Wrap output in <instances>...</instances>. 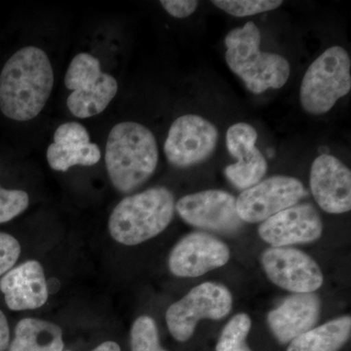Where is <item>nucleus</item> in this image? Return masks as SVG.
<instances>
[{
  "mask_svg": "<svg viewBox=\"0 0 351 351\" xmlns=\"http://www.w3.org/2000/svg\"><path fill=\"white\" fill-rule=\"evenodd\" d=\"M54 71L47 54L36 46L15 53L0 73V110L15 121L38 117L49 100Z\"/></svg>",
  "mask_w": 351,
  "mask_h": 351,
  "instance_id": "obj_1",
  "label": "nucleus"
},
{
  "mask_svg": "<svg viewBox=\"0 0 351 351\" xmlns=\"http://www.w3.org/2000/svg\"><path fill=\"white\" fill-rule=\"evenodd\" d=\"M158 158L154 133L138 122H120L108 134L106 165L112 186L120 193L142 186L156 172Z\"/></svg>",
  "mask_w": 351,
  "mask_h": 351,
  "instance_id": "obj_2",
  "label": "nucleus"
},
{
  "mask_svg": "<svg viewBox=\"0 0 351 351\" xmlns=\"http://www.w3.org/2000/svg\"><path fill=\"white\" fill-rule=\"evenodd\" d=\"M260 29L254 22L232 29L225 38L226 62L249 91L262 94L283 87L290 77L291 66L281 55L261 51Z\"/></svg>",
  "mask_w": 351,
  "mask_h": 351,
  "instance_id": "obj_3",
  "label": "nucleus"
},
{
  "mask_svg": "<svg viewBox=\"0 0 351 351\" xmlns=\"http://www.w3.org/2000/svg\"><path fill=\"white\" fill-rule=\"evenodd\" d=\"M175 207L174 195L164 186L127 196L113 209L108 219L110 235L127 246L147 241L170 225Z\"/></svg>",
  "mask_w": 351,
  "mask_h": 351,
  "instance_id": "obj_4",
  "label": "nucleus"
},
{
  "mask_svg": "<svg viewBox=\"0 0 351 351\" xmlns=\"http://www.w3.org/2000/svg\"><path fill=\"white\" fill-rule=\"evenodd\" d=\"M351 61L341 46L328 48L307 69L300 89V101L309 114L322 115L351 89Z\"/></svg>",
  "mask_w": 351,
  "mask_h": 351,
  "instance_id": "obj_5",
  "label": "nucleus"
},
{
  "mask_svg": "<svg viewBox=\"0 0 351 351\" xmlns=\"http://www.w3.org/2000/svg\"><path fill=\"white\" fill-rule=\"evenodd\" d=\"M232 308V295L221 284L205 282L191 289L166 311V322L173 338L186 341L202 319L219 320Z\"/></svg>",
  "mask_w": 351,
  "mask_h": 351,
  "instance_id": "obj_6",
  "label": "nucleus"
},
{
  "mask_svg": "<svg viewBox=\"0 0 351 351\" xmlns=\"http://www.w3.org/2000/svg\"><path fill=\"white\" fill-rule=\"evenodd\" d=\"M218 140V129L209 120L197 114L182 115L170 127L164 154L176 167H191L209 158Z\"/></svg>",
  "mask_w": 351,
  "mask_h": 351,
  "instance_id": "obj_7",
  "label": "nucleus"
},
{
  "mask_svg": "<svg viewBox=\"0 0 351 351\" xmlns=\"http://www.w3.org/2000/svg\"><path fill=\"white\" fill-rule=\"evenodd\" d=\"M306 195L304 184L289 176H272L242 191L237 209L244 223H263L279 212L298 204Z\"/></svg>",
  "mask_w": 351,
  "mask_h": 351,
  "instance_id": "obj_8",
  "label": "nucleus"
},
{
  "mask_svg": "<svg viewBox=\"0 0 351 351\" xmlns=\"http://www.w3.org/2000/svg\"><path fill=\"white\" fill-rule=\"evenodd\" d=\"M175 209L189 225L232 234L244 225L237 209V198L219 189H209L182 197Z\"/></svg>",
  "mask_w": 351,
  "mask_h": 351,
  "instance_id": "obj_9",
  "label": "nucleus"
},
{
  "mask_svg": "<svg viewBox=\"0 0 351 351\" xmlns=\"http://www.w3.org/2000/svg\"><path fill=\"white\" fill-rule=\"evenodd\" d=\"M262 265L272 283L295 294L314 293L324 281L318 263L298 249H267L263 254Z\"/></svg>",
  "mask_w": 351,
  "mask_h": 351,
  "instance_id": "obj_10",
  "label": "nucleus"
},
{
  "mask_svg": "<svg viewBox=\"0 0 351 351\" xmlns=\"http://www.w3.org/2000/svg\"><path fill=\"white\" fill-rule=\"evenodd\" d=\"M230 251L223 241L204 232L180 240L171 251L169 269L174 276L195 278L228 263Z\"/></svg>",
  "mask_w": 351,
  "mask_h": 351,
  "instance_id": "obj_11",
  "label": "nucleus"
},
{
  "mask_svg": "<svg viewBox=\"0 0 351 351\" xmlns=\"http://www.w3.org/2000/svg\"><path fill=\"white\" fill-rule=\"evenodd\" d=\"M322 232L320 215L308 203L283 210L265 219L258 228L261 239L274 247L309 243L319 239Z\"/></svg>",
  "mask_w": 351,
  "mask_h": 351,
  "instance_id": "obj_12",
  "label": "nucleus"
},
{
  "mask_svg": "<svg viewBox=\"0 0 351 351\" xmlns=\"http://www.w3.org/2000/svg\"><path fill=\"white\" fill-rule=\"evenodd\" d=\"M258 133L250 124L239 122L226 132V147L237 162L226 166L225 175L237 189H248L256 186L267 171V162L256 147Z\"/></svg>",
  "mask_w": 351,
  "mask_h": 351,
  "instance_id": "obj_13",
  "label": "nucleus"
},
{
  "mask_svg": "<svg viewBox=\"0 0 351 351\" xmlns=\"http://www.w3.org/2000/svg\"><path fill=\"white\" fill-rule=\"evenodd\" d=\"M311 189L321 209L343 214L351 209V172L337 157L321 154L311 169Z\"/></svg>",
  "mask_w": 351,
  "mask_h": 351,
  "instance_id": "obj_14",
  "label": "nucleus"
},
{
  "mask_svg": "<svg viewBox=\"0 0 351 351\" xmlns=\"http://www.w3.org/2000/svg\"><path fill=\"white\" fill-rule=\"evenodd\" d=\"M0 291L7 306L15 311L39 308L49 295L43 267L36 261H29L6 272L0 279Z\"/></svg>",
  "mask_w": 351,
  "mask_h": 351,
  "instance_id": "obj_15",
  "label": "nucleus"
},
{
  "mask_svg": "<svg viewBox=\"0 0 351 351\" xmlns=\"http://www.w3.org/2000/svg\"><path fill=\"white\" fill-rule=\"evenodd\" d=\"M321 302L313 293L295 294L270 311L267 322L279 343H288L314 328L319 319Z\"/></svg>",
  "mask_w": 351,
  "mask_h": 351,
  "instance_id": "obj_16",
  "label": "nucleus"
},
{
  "mask_svg": "<svg viewBox=\"0 0 351 351\" xmlns=\"http://www.w3.org/2000/svg\"><path fill=\"white\" fill-rule=\"evenodd\" d=\"M8 351H64L63 332L49 321L25 318L16 325Z\"/></svg>",
  "mask_w": 351,
  "mask_h": 351,
  "instance_id": "obj_17",
  "label": "nucleus"
},
{
  "mask_svg": "<svg viewBox=\"0 0 351 351\" xmlns=\"http://www.w3.org/2000/svg\"><path fill=\"white\" fill-rule=\"evenodd\" d=\"M119 91V83L112 75L101 73L94 82L71 92L66 106L78 119H88L103 112Z\"/></svg>",
  "mask_w": 351,
  "mask_h": 351,
  "instance_id": "obj_18",
  "label": "nucleus"
},
{
  "mask_svg": "<svg viewBox=\"0 0 351 351\" xmlns=\"http://www.w3.org/2000/svg\"><path fill=\"white\" fill-rule=\"evenodd\" d=\"M350 334V316H343L298 337L291 341L287 351H339L348 343Z\"/></svg>",
  "mask_w": 351,
  "mask_h": 351,
  "instance_id": "obj_19",
  "label": "nucleus"
},
{
  "mask_svg": "<svg viewBox=\"0 0 351 351\" xmlns=\"http://www.w3.org/2000/svg\"><path fill=\"white\" fill-rule=\"evenodd\" d=\"M101 156L100 149L93 143L73 147H60L53 143L47 149V161L50 167L61 172H66L75 165H96L100 161Z\"/></svg>",
  "mask_w": 351,
  "mask_h": 351,
  "instance_id": "obj_20",
  "label": "nucleus"
},
{
  "mask_svg": "<svg viewBox=\"0 0 351 351\" xmlns=\"http://www.w3.org/2000/svg\"><path fill=\"white\" fill-rule=\"evenodd\" d=\"M101 73L100 61L96 57L88 53H80L69 64L64 76V85L68 89L75 91L98 80Z\"/></svg>",
  "mask_w": 351,
  "mask_h": 351,
  "instance_id": "obj_21",
  "label": "nucleus"
},
{
  "mask_svg": "<svg viewBox=\"0 0 351 351\" xmlns=\"http://www.w3.org/2000/svg\"><path fill=\"white\" fill-rule=\"evenodd\" d=\"M252 327L250 316L239 313L233 316L221 332L216 351H239L246 346V339Z\"/></svg>",
  "mask_w": 351,
  "mask_h": 351,
  "instance_id": "obj_22",
  "label": "nucleus"
},
{
  "mask_svg": "<svg viewBox=\"0 0 351 351\" xmlns=\"http://www.w3.org/2000/svg\"><path fill=\"white\" fill-rule=\"evenodd\" d=\"M132 351H168L159 341L156 321L149 316H141L131 329Z\"/></svg>",
  "mask_w": 351,
  "mask_h": 351,
  "instance_id": "obj_23",
  "label": "nucleus"
},
{
  "mask_svg": "<svg viewBox=\"0 0 351 351\" xmlns=\"http://www.w3.org/2000/svg\"><path fill=\"white\" fill-rule=\"evenodd\" d=\"M212 3L233 17H249L276 10L283 4L281 0H214Z\"/></svg>",
  "mask_w": 351,
  "mask_h": 351,
  "instance_id": "obj_24",
  "label": "nucleus"
},
{
  "mask_svg": "<svg viewBox=\"0 0 351 351\" xmlns=\"http://www.w3.org/2000/svg\"><path fill=\"white\" fill-rule=\"evenodd\" d=\"M29 195L20 189H5L0 186V223H8L27 210Z\"/></svg>",
  "mask_w": 351,
  "mask_h": 351,
  "instance_id": "obj_25",
  "label": "nucleus"
},
{
  "mask_svg": "<svg viewBox=\"0 0 351 351\" xmlns=\"http://www.w3.org/2000/svg\"><path fill=\"white\" fill-rule=\"evenodd\" d=\"M89 143L90 135L87 129L78 122H66L55 131L54 144L60 147H82Z\"/></svg>",
  "mask_w": 351,
  "mask_h": 351,
  "instance_id": "obj_26",
  "label": "nucleus"
},
{
  "mask_svg": "<svg viewBox=\"0 0 351 351\" xmlns=\"http://www.w3.org/2000/svg\"><path fill=\"white\" fill-rule=\"evenodd\" d=\"M19 241L5 232H0V276L12 269L20 257Z\"/></svg>",
  "mask_w": 351,
  "mask_h": 351,
  "instance_id": "obj_27",
  "label": "nucleus"
},
{
  "mask_svg": "<svg viewBox=\"0 0 351 351\" xmlns=\"http://www.w3.org/2000/svg\"><path fill=\"white\" fill-rule=\"evenodd\" d=\"M160 4L166 12L177 19L189 17L198 7V1L195 0H161Z\"/></svg>",
  "mask_w": 351,
  "mask_h": 351,
  "instance_id": "obj_28",
  "label": "nucleus"
},
{
  "mask_svg": "<svg viewBox=\"0 0 351 351\" xmlns=\"http://www.w3.org/2000/svg\"><path fill=\"white\" fill-rule=\"evenodd\" d=\"M10 341V331H9L8 321L5 314L0 311V351H5Z\"/></svg>",
  "mask_w": 351,
  "mask_h": 351,
  "instance_id": "obj_29",
  "label": "nucleus"
},
{
  "mask_svg": "<svg viewBox=\"0 0 351 351\" xmlns=\"http://www.w3.org/2000/svg\"><path fill=\"white\" fill-rule=\"evenodd\" d=\"M92 351H121V350H120V346L117 345V343H114V341H108L101 343L100 346H97V348Z\"/></svg>",
  "mask_w": 351,
  "mask_h": 351,
  "instance_id": "obj_30",
  "label": "nucleus"
},
{
  "mask_svg": "<svg viewBox=\"0 0 351 351\" xmlns=\"http://www.w3.org/2000/svg\"><path fill=\"white\" fill-rule=\"evenodd\" d=\"M60 288V282L59 280H57L56 278L50 279L47 282V289L48 293L49 294H53V293H56Z\"/></svg>",
  "mask_w": 351,
  "mask_h": 351,
  "instance_id": "obj_31",
  "label": "nucleus"
},
{
  "mask_svg": "<svg viewBox=\"0 0 351 351\" xmlns=\"http://www.w3.org/2000/svg\"><path fill=\"white\" fill-rule=\"evenodd\" d=\"M239 351H252V350H250V348H249V346L246 345V346H243V348H242L241 350H240Z\"/></svg>",
  "mask_w": 351,
  "mask_h": 351,
  "instance_id": "obj_32",
  "label": "nucleus"
}]
</instances>
